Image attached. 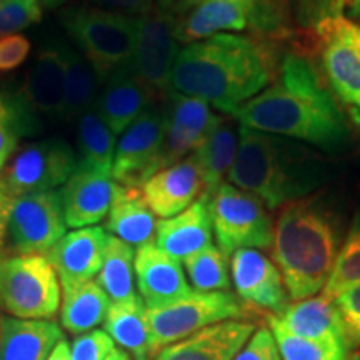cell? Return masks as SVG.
Masks as SVG:
<instances>
[{
    "instance_id": "6da1fadb",
    "label": "cell",
    "mask_w": 360,
    "mask_h": 360,
    "mask_svg": "<svg viewBox=\"0 0 360 360\" xmlns=\"http://www.w3.org/2000/svg\"><path fill=\"white\" fill-rule=\"evenodd\" d=\"M278 82L238 109L240 127L278 135L339 154L350 143V129L326 77L299 53L282 58Z\"/></svg>"
},
{
    "instance_id": "7a4b0ae2",
    "label": "cell",
    "mask_w": 360,
    "mask_h": 360,
    "mask_svg": "<svg viewBox=\"0 0 360 360\" xmlns=\"http://www.w3.org/2000/svg\"><path fill=\"white\" fill-rule=\"evenodd\" d=\"M274 62L264 44L237 34L187 44L179 51L170 92L197 97L233 115L270 84Z\"/></svg>"
},
{
    "instance_id": "3957f363",
    "label": "cell",
    "mask_w": 360,
    "mask_h": 360,
    "mask_svg": "<svg viewBox=\"0 0 360 360\" xmlns=\"http://www.w3.org/2000/svg\"><path fill=\"white\" fill-rule=\"evenodd\" d=\"M281 209L274 225L272 259L287 294L297 302L326 287L344 238V219L334 199L323 193Z\"/></svg>"
},
{
    "instance_id": "277c9868",
    "label": "cell",
    "mask_w": 360,
    "mask_h": 360,
    "mask_svg": "<svg viewBox=\"0 0 360 360\" xmlns=\"http://www.w3.org/2000/svg\"><path fill=\"white\" fill-rule=\"evenodd\" d=\"M332 165L307 143L238 129V148L229 184L276 210L304 199L330 179Z\"/></svg>"
},
{
    "instance_id": "5b68a950",
    "label": "cell",
    "mask_w": 360,
    "mask_h": 360,
    "mask_svg": "<svg viewBox=\"0 0 360 360\" xmlns=\"http://www.w3.org/2000/svg\"><path fill=\"white\" fill-rule=\"evenodd\" d=\"M137 17L96 6H72L58 13L62 27L96 70L101 84L114 70L132 64Z\"/></svg>"
},
{
    "instance_id": "8992f818",
    "label": "cell",
    "mask_w": 360,
    "mask_h": 360,
    "mask_svg": "<svg viewBox=\"0 0 360 360\" xmlns=\"http://www.w3.org/2000/svg\"><path fill=\"white\" fill-rule=\"evenodd\" d=\"M283 25V0H205L174 15L175 39L186 45L247 29L277 34Z\"/></svg>"
},
{
    "instance_id": "52a82bcc",
    "label": "cell",
    "mask_w": 360,
    "mask_h": 360,
    "mask_svg": "<svg viewBox=\"0 0 360 360\" xmlns=\"http://www.w3.org/2000/svg\"><path fill=\"white\" fill-rule=\"evenodd\" d=\"M60 307V282L45 255L0 257V310L13 319L51 321Z\"/></svg>"
},
{
    "instance_id": "ba28073f",
    "label": "cell",
    "mask_w": 360,
    "mask_h": 360,
    "mask_svg": "<svg viewBox=\"0 0 360 360\" xmlns=\"http://www.w3.org/2000/svg\"><path fill=\"white\" fill-rule=\"evenodd\" d=\"M152 332V354L224 321H245L257 315L237 295L225 292H197L164 307L147 309Z\"/></svg>"
},
{
    "instance_id": "9c48e42d",
    "label": "cell",
    "mask_w": 360,
    "mask_h": 360,
    "mask_svg": "<svg viewBox=\"0 0 360 360\" xmlns=\"http://www.w3.org/2000/svg\"><path fill=\"white\" fill-rule=\"evenodd\" d=\"M217 245L225 257L240 249H272L274 222L264 202L232 184H220L209 197Z\"/></svg>"
},
{
    "instance_id": "30bf717a",
    "label": "cell",
    "mask_w": 360,
    "mask_h": 360,
    "mask_svg": "<svg viewBox=\"0 0 360 360\" xmlns=\"http://www.w3.org/2000/svg\"><path fill=\"white\" fill-rule=\"evenodd\" d=\"M77 169V154L60 137L27 143L0 170V188L8 199L58 191Z\"/></svg>"
},
{
    "instance_id": "8fae6325",
    "label": "cell",
    "mask_w": 360,
    "mask_h": 360,
    "mask_svg": "<svg viewBox=\"0 0 360 360\" xmlns=\"http://www.w3.org/2000/svg\"><path fill=\"white\" fill-rule=\"evenodd\" d=\"M315 30L328 87L360 127V25L339 15Z\"/></svg>"
},
{
    "instance_id": "7c38bea8",
    "label": "cell",
    "mask_w": 360,
    "mask_h": 360,
    "mask_svg": "<svg viewBox=\"0 0 360 360\" xmlns=\"http://www.w3.org/2000/svg\"><path fill=\"white\" fill-rule=\"evenodd\" d=\"M67 224L58 191L27 193L11 199L7 238L17 255H47L65 236Z\"/></svg>"
},
{
    "instance_id": "4fadbf2b",
    "label": "cell",
    "mask_w": 360,
    "mask_h": 360,
    "mask_svg": "<svg viewBox=\"0 0 360 360\" xmlns=\"http://www.w3.org/2000/svg\"><path fill=\"white\" fill-rule=\"evenodd\" d=\"M167 114L165 105H152L120 134L115 147L112 180L125 187H142L162 169Z\"/></svg>"
},
{
    "instance_id": "5bb4252c",
    "label": "cell",
    "mask_w": 360,
    "mask_h": 360,
    "mask_svg": "<svg viewBox=\"0 0 360 360\" xmlns=\"http://www.w3.org/2000/svg\"><path fill=\"white\" fill-rule=\"evenodd\" d=\"M177 39L174 32V15L154 7L137 17L132 65L137 75L157 94L170 92V77L177 58Z\"/></svg>"
},
{
    "instance_id": "9a60e30c",
    "label": "cell",
    "mask_w": 360,
    "mask_h": 360,
    "mask_svg": "<svg viewBox=\"0 0 360 360\" xmlns=\"http://www.w3.org/2000/svg\"><path fill=\"white\" fill-rule=\"evenodd\" d=\"M65 49L58 39L40 45L27 72L24 89L15 94L27 112L40 120H62L65 105Z\"/></svg>"
},
{
    "instance_id": "2e32d148",
    "label": "cell",
    "mask_w": 360,
    "mask_h": 360,
    "mask_svg": "<svg viewBox=\"0 0 360 360\" xmlns=\"http://www.w3.org/2000/svg\"><path fill=\"white\" fill-rule=\"evenodd\" d=\"M232 282L237 297L252 309L277 315L289 305V294L281 270L257 249H240L231 259Z\"/></svg>"
},
{
    "instance_id": "e0dca14e",
    "label": "cell",
    "mask_w": 360,
    "mask_h": 360,
    "mask_svg": "<svg viewBox=\"0 0 360 360\" xmlns=\"http://www.w3.org/2000/svg\"><path fill=\"white\" fill-rule=\"evenodd\" d=\"M165 114L167 129L162 152V169L193 154L222 119L215 115L209 103L202 98L177 92L167 94Z\"/></svg>"
},
{
    "instance_id": "ac0fdd59",
    "label": "cell",
    "mask_w": 360,
    "mask_h": 360,
    "mask_svg": "<svg viewBox=\"0 0 360 360\" xmlns=\"http://www.w3.org/2000/svg\"><path fill=\"white\" fill-rule=\"evenodd\" d=\"M157 96L139 77L134 65H124L102 80L96 101L97 110L115 135H120L143 112L155 105Z\"/></svg>"
},
{
    "instance_id": "d6986e66",
    "label": "cell",
    "mask_w": 360,
    "mask_h": 360,
    "mask_svg": "<svg viewBox=\"0 0 360 360\" xmlns=\"http://www.w3.org/2000/svg\"><path fill=\"white\" fill-rule=\"evenodd\" d=\"M105 229L84 227L65 233L51 250L47 252L49 262L56 270L60 289L80 285L98 276L103 262L107 244Z\"/></svg>"
},
{
    "instance_id": "ffe728a7",
    "label": "cell",
    "mask_w": 360,
    "mask_h": 360,
    "mask_svg": "<svg viewBox=\"0 0 360 360\" xmlns=\"http://www.w3.org/2000/svg\"><path fill=\"white\" fill-rule=\"evenodd\" d=\"M134 267L139 295L147 309L164 307L192 292L180 260L154 240L137 247Z\"/></svg>"
},
{
    "instance_id": "44dd1931",
    "label": "cell",
    "mask_w": 360,
    "mask_h": 360,
    "mask_svg": "<svg viewBox=\"0 0 360 360\" xmlns=\"http://www.w3.org/2000/svg\"><path fill=\"white\" fill-rule=\"evenodd\" d=\"M142 191L152 212L170 219L199 199L205 192V184L199 165L188 155L152 175Z\"/></svg>"
},
{
    "instance_id": "7402d4cb",
    "label": "cell",
    "mask_w": 360,
    "mask_h": 360,
    "mask_svg": "<svg viewBox=\"0 0 360 360\" xmlns=\"http://www.w3.org/2000/svg\"><path fill=\"white\" fill-rule=\"evenodd\" d=\"M255 328L249 321L214 323L160 349L152 360H233Z\"/></svg>"
},
{
    "instance_id": "603a6c76",
    "label": "cell",
    "mask_w": 360,
    "mask_h": 360,
    "mask_svg": "<svg viewBox=\"0 0 360 360\" xmlns=\"http://www.w3.org/2000/svg\"><path fill=\"white\" fill-rule=\"evenodd\" d=\"M115 182L110 175L77 167L58 188L67 227H92L109 214Z\"/></svg>"
},
{
    "instance_id": "cb8c5ba5",
    "label": "cell",
    "mask_w": 360,
    "mask_h": 360,
    "mask_svg": "<svg viewBox=\"0 0 360 360\" xmlns=\"http://www.w3.org/2000/svg\"><path fill=\"white\" fill-rule=\"evenodd\" d=\"M269 326H276L287 334L309 340L335 339L349 342V332L334 300L323 295L297 300L277 315H267Z\"/></svg>"
},
{
    "instance_id": "d4e9b609",
    "label": "cell",
    "mask_w": 360,
    "mask_h": 360,
    "mask_svg": "<svg viewBox=\"0 0 360 360\" xmlns=\"http://www.w3.org/2000/svg\"><path fill=\"white\" fill-rule=\"evenodd\" d=\"M212 231L209 195H200L184 212L159 220L154 242L172 257L186 260L207 245H212Z\"/></svg>"
},
{
    "instance_id": "484cf974",
    "label": "cell",
    "mask_w": 360,
    "mask_h": 360,
    "mask_svg": "<svg viewBox=\"0 0 360 360\" xmlns=\"http://www.w3.org/2000/svg\"><path fill=\"white\" fill-rule=\"evenodd\" d=\"M62 339V328L53 321L2 317L0 360H49Z\"/></svg>"
},
{
    "instance_id": "4316f807",
    "label": "cell",
    "mask_w": 360,
    "mask_h": 360,
    "mask_svg": "<svg viewBox=\"0 0 360 360\" xmlns=\"http://www.w3.org/2000/svg\"><path fill=\"white\" fill-rule=\"evenodd\" d=\"M107 219V231L132 247H141L155 237V214L148 207L142 187L115 184Z\"/></svg>"
},
{
    "instance_id": "83f0119b",
    "label": "cell",
    "mask_w": 360,
    "mask_h": 360,
    "mask_svg": "<svg viewBox=\"0 0 360 360\" xmlns=\"http://www.w3.org/2000/svg\"><path fill=\"white\" fill-rule=\"evenodd\" d=\"M103 330L134 360H152V332L147 307L137 295L132 300L110 304Z\"/></svg>"
},
{
    "instance_id": "f1b7e54d",
    "label": "cell",
    "mask_w": 360,
    "mask_h": 360,
    "mask_svg": "<svg viewBox=\"0 0 360 360\" xmlns=\"http://www.w3.org/2000/svg\"><path fill=\"white\" fill-rule=\"evenodd\" d=\"M75 137H77V167L112 177L117 135L102 119L96 103L77 117Z\"/></svg>"
},
{
    "instance_id": "f546056e",
    "label": "cell",
    "mask_w": 360,
    "mask_h": 360,
    "mask_svg": "<svg viewBox=\"0 0 360 360\" xmlns=\"http://www.w3.org/2000/svg\"><path fill=\"white\" fill-rule=\"evenodd\" d=\"M237 148L238 137L236 129L229 120L220 119L200 147L191 154L199 165L205 184V192L202 195L210 197L220 184H224L225 175L231 172L236 160Z\"/></svg>"
},
{
    "instance_id": "4dcf8cb0",
    "label": "cell",
    "mask_w": 360,
    "mask_h": 360,
    "mask_svg": "<svg viewBox=\"0 0 360 360\" xmlns=\"http://www.w3.org/2000/svg\"><path fill=\"white\" fill-rule=\"evenodd\" d=\"M62 292L64 299L60 304V323L70 334H87L105 321L112 302L96 281L80 283Z\"/></svg>"
},
{
    "instance_id": "1f68e13d",
    "label": "cell",
    "mask_w": 360,
    "mask_h": 360,
    "mask_svg": "<svg viewBox=\"0 0 360 360\" xmlns=\"http://www.w3.org/2000/svg\"><path fill=\"white\" fill-rule=\"evenodd\" d=\"M135 249L119 237L107 233L105 252L97 283L109 295L112 304L127 302L139 294L135 292Z\"/></svg>"
},
{
    "instance_id": "d6a6232c",
    "label": "cell",
    "mask_w": 360,
    "mask_h": 360,
    "mask_svg": "<svg viewBox=\"0 0 360 360\" xmlns=\"http://www.w3.org/2000/svg\"><path fill=\"white\" fill-rule=\"evenodd\" d=\"M101 80L82 53L65 49V105L64 119H77L97 101Z\"/></svg>"
},
{
    "instance_id": "836d02e7",
    "label": "cell",
    "mask_w": 360,
    "mask_h": 360,
    "mask_svg": "<svg viewBox=\"0 0 360 360\" xmlns=\"http://www.w3.org/2000/svg\"><path fill=\"white\" fill-rule=\"evenodd\" d=\"M360 285V212L355 215L349 232L345 233L334 269L323 287L322 295L328 300H335L354 287Z\"/></svg>"
},
{
    "instance_id": "e575fe53",
    "label": "cell",
    "mask_w": 360,
    "mask_h": 360,
    "mask_svg": "<svg viewBox=\"0 0 360 360\" xmlns=\"http://www.w3.org/2000/svg\"><path fill=\"white\" fill-rule=\"evenodd\" d=\"M37 130L40 124L27 112L15 94H0V170L15 152L20 137Z\"/></svg>"
},
{
    "instance_id": "d590c367",
    "label": "cell",
    "mask_w": 360,
    "mask_h": 360,
    "mask_svg": "<svg viewBox=\"0 0 360 360\" xmlns=\"http://www.w3.org/2000/svg\"><path fill=\"white\" fill-rule=\"evenodd\" d=\"M184 264L197 292H225L231 287L227 257L214 244L192 254Z\"/></svg>"
},
{
    "instance_id": "8d00e7d4",
    "label": "cell",
    "mask_w": 360,
    "mask_h": 360,
    "mask_svg": "<svg viewBox=\"0 0 360 360\" xmlns=\"http://www.w3.org/2000/svg\"><path fill=\"white\" fill-rule=\"evenodd\" d=\"M282 360H349V342L300 339L270 326Z\"/></svg>"
},
{
    "instance_id": "74e56055",
    "label": "cell",
    "mask_w": 360,
    "mask_h": 360,
    "mask_svg": "<svg viewBox=\"0 0 360 360\" xmlns=\"http://www.w3.org/2000/svg\"><path fill=\"white\" fill-rule=\"evenodd\" d=\"M40 0H0V37L20 34L42 19Z\"/></svg>"
},
{
    "instance_id": "f35d334b",
    "label": "cell",
    "mask_w": 360,
    "mask_h": 360,
    "mask_svg": "<svg viewBox=\"0 0 360 360\" xmlns=\"http://www.w3.org/2000/svg\"><path fill=\"white\" fill-rule=\"evenodd\" d=\"M114 349V340L105 330H90L79 335L70 345L69 360H105Z\"/></svg>"
},
{
    "instance_id": "ab89813d",
    "label": "cell",
    "mask_w": 360,
    "mask_h": 360,
    "mask_svg": "<svg viewBox=\"0 0 360 360\" xmlns=\"http://www.w3.org/2000/svg\"><path fill=\"white\" fill-rule=\"evenodd\" d=\"M233 360H282V355L278 352L272 330L267 327H259Z\"/></svg>"
},
{
    "instance_id": "60d3db41",
    "label": "cell",
    "mask_w": 360,
    "mask_h": 360,
    "mask_svg": "<svg viewBox=\"0 0 360 360\" xmlns=\"http://www.w3.org/2000/svg\"><path fill=\"white\" fill-rule=\"evenodd\" d=\"M30 42L25 35L13 34L0 37V74L15 70L27 60Z\"/></svg>"
},
{
    "instance_id": "b9f144b4",
    "label": "cell",
    "mask_w": 360,
    "mask_h": 360,
    "mask_svg": "<svg viewBox=\"0 0 360 360\" xmlns=\"http://www.w3.org/2000/svg\"><path fill=\"white\" fill-rule=\"evenodd\" d=\"M334 302L340 310L349 337L360 340V285L344 292Z\"/></svg>"
},
{
    "instance_id": "7bdbcfd3",
    "label": "cell",
    "mask_w": 360,
    "mask_h": 360,
    "mask_svg": "<svg viewBox=\"0 0 360 360\" xmlns=\"http://www.w3.org/2000/svg\"><path fill=\"white\" fill-rule=\"evenodd\" d=\"M96 7L105 11L127 13V15H143L154 8V0H89Z\"/></svg>"
},
{
    "instance_id": "ee69618b",
    "label": "cell",
    "mask_w": 360,
    "mask_h": 360,
    "mask_svg": "<svg viewBox=\"0 0 360 360\" xmlns=\"http://www.w3.org/2000/svg\"><path fill=\"white\" fill-rule=\"evenodd\" d=\"M8 204L11 199L0 188V257H2V247L7 238V217H8Z\"/></svg>"
},
{
    "instance_id": "f6af8a7d",
    "label": "cell",
    "mask_w": 360,
    "mask_h": 360,
    "mask_svg": "<svg viewBox=\"0 0 360 360\" xmlns=\"http://www.w3.org/2000/svg\"><path fill=\"white\" fill-rule=\"evenodd\" d=\"M70 359V344L65 340V337L57 344L49 360H69Z\"/></svg>"
},
{
    "instance_id": "bcb514c9",
    "label": "cell",
    "mask_w": 360,
    "mask_h": 360,
    "mask_svg": "<svg viewBox=\"0 0 360 360\" xmlns=\"http://www.w3.org/2000/svg\"><path fill=\"white\" fill-rule=\"evenodd\" d=\"M347 11L350 20L360 25V0H349L347 2Z\"/></svg>"
},
{
    "instance_id": "7dc6e473",
    "label": "cell",
    "mask_w": 360,
    "mask_h": 360,
    "mask_svg": "<svg viewBox=\"0 0 360 360\" xmlns=\"http://www.w3.org/2000/svg\"><path fill=\"white\" fill-rule=\"evenodd\" d=\"M200 2H205V0H177V4H175V6L172 7V11H174V13H182V12L188 11V8H192L193 6H197V4H200ZM172 11H170V12H172Z\"/></svg>"
},
{
    "instance_id": "c3c4849f",
    "label": "cell",
    "mask_w": 360,
    "mask_h": 360,
    "mask_svg": "<svg viewBox=\"0 0 360 360\" xmlns=\"http://www.w3.org/2000/svg\"><path fill=\"white\" fill-rule=\"evenodd\" d=\"M105 360H130V357H129V354L125 352V350L114 347L110 350V354L107 355Z\"/></svg>"
},
{
    "instance_id": "681fc988",
    "label": "cell",
    "mask_w": 360,
    "mask_h": 360,
    "mask_svg": "<svg viewBox=\"0 0 360 360\" xmlns=\"http://www.w3.org/2000/svg\"><path fill=\"white\" fill-rule=\"evenodd\" d=\"M177 4V0H157V6H159V8H162V11H167L170 12L172 11V7Z\"/></svg>"
},
{
    "instance_id": "f907efd6",
    "label": "cell",
    "mask_w": 360,
    "mask_h": 360,
    "mask_svg": "<svg viewBox=\"0 0 360 360\" xmlns=\"http://www.w3.org/2000/svg\"><path fill=\"white\" fill-rule=\"evenodd\" d=\"M40 2H42V6L47 8H57L60 7L65 0H40Z\"/></svg>"
},
{
    "instance_id": "816d5d0a",
    "label": "cell",
    "mask_w": 360,
    "mask_h": 360,
    "mask_svg": "<svg viewBox=\"0 0 360 360\" xmlns=\"http://www.w3.org/2000/svg\"><path fill=\"white\" fill-rule=\"evenodd\" d=\"M0 330H2V317H0Z\"/></svg>"
}]
</instances>
